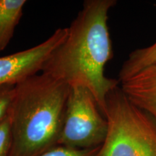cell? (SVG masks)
<instances>
[{
  "label": "cell",
  "mask_w": 156,
  "mask_h": 156,
  "mask_svg": "<svg viewBox=\"0 0 156 156\" xmlns=\"http://www.w3.org/2000/svg\"><path fill=\"white\" fill-rule=\"evenodd\" d=\"M116 0H86L68 27L67 38L45 62L41 73L70 87H83L95 97L104 115L106 98L119 86L105 75L113 57L108 20Z\"/></svg>",
  "instance_id": "obj_1"
},
{
  "label": "cell",
  "mask_w": 156,
  "mask_h": 156,
  "mask_svg": "<svg viewBox=\"0 0 156 156\" xmlns=\"http://www.w3.org/2000/svg\"><path fill=\"white\" fill-rule=\"evenodd\" d=\"M70 86L41 73L16 85L9 156H38L58 145Z\"/></svg>",
  "instance_id": "obj_2"
},
{
  "label": "cell",
  "mask_w": 156,
  "mask_h": 156,
  "mask_svg": "<svg viewBox=\"0 0 156 156\" xmlns=\"http://www.w3.org/2000/svg\"><path fill=\"white\" fill-rule=\"evenodd\" d=\"M104 116L108 130L98 156H156V120L119 86L107 97Z\"/></svg>",
  "instance_id": "obj_3"
},
{
  "label": "cell",
  "mask_w": 156,
  "mask_h": 156,
  "mask_svg": "<svg viewBox=\"0 0 156 156\" xmlns=\"http://www.w3.org/2000/svg\"><path fill=\"white\" fill-rule=\"evenodd\" d=\"M108 123L95 97L83 87H70L58 145L77 150L101 147Z\"/></svg>",
  "instance_id": "obj_4"
},
{
  "label": "cell",
  "mask_w": 156,
  "mask_h": 156,
  "mask_svg": "<svg viewBox=\"0 0 156 156\" xmlns=\"http://www.w3.org/2000/svg\"><path fill=\"white\" fill-rule=\"evenodd\" d=\"M68 28H59L36 46L0 57V85H17L41 73L45 62L67 38Z\"/></svg>",
  "instance_id": "obj_5"
},
{
  "label": "cell",
  "mask_w": 156,
  "mask_h": 156,
  "mask_svg": "<svg viewBox=\"0 0 156 156\" xmlns=\"http://www.w3.org/2000/svg\"><path fill=\"white\" fill-rule=\"evenodd\" d=\"M25 4V0H0V51L12 38Z\"/></svg>",
  "instance_id": "obj_6"
},
{
  "label": "cell",
  "mask_w": 156,
  "mask_h": 156,
  "mask_svg": "<svg viewBox=\"0 0 156 156\" xmlns=\"http://www.w3.org/2000/svg\"><path fill=\"white\" fill-rule=\"evenodd\" d=\"M149 68H156V42L147 47L138 48L130 53L122 64L118 80H124Z\"/></svg>",
  "instance_id": "obj_7"
},
{
  "label": "cell",
  "mask_w": 156,
  "mask_h": 156,
  "mask_svg": "<svg viewBox=\"0 0 156 156\" xmlns=\"http://www.w3.org/2000/svg\"><path fill=\"white\" fill-rule=\"evenodd\" d=\"M16 85H0V123L9 115L15 95Z\"/></svg>",
  "instance_id": "obj_8"
},
{
  "label": "cell",
  "mask_w": 156,
  "mask_h": 156,
  "mask_svg": "<svg viewBox=\"0 0 156 156\" xmlns=\"http://www.w3.org/2000/svg\"><path fill=\"white\" fill-rule=\"evenodd\" d=\"M101 147L93 149L77 150L57 145L38 156H98Z\"/></svg>",
  "instance_id": "obj_9"
},
{
  "label": "cell",
  "mask_w": 156,
  "mask_h": 156,
  "mask_svg": "<svg viewBox=\"0 0 156 156\" xmlns=\"http://www.w3.org/2000/svg\"><path fill=\"white\" fill-rule=\"evenodd\" d=\"M12 142V123L9 116L0 123V156H9Z\"/></svg>",
  "instance_id": "obj_10"
},
{
  "label": "cell",
  "mask_w": 156,
  "mask_h": 156,
  "mask_svg": "<svg viewBox=\"0 0 156 156\" xmlns=\"http://www.w3.org/2000/svg\"></svg>",
  "instance_id": "obj_11"
}]
</instances>
